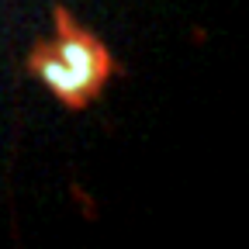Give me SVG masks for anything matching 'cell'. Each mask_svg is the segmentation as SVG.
I'll use <instances>...</instances> for the list:
<instances>
[{
  "label": "cell",
  "mask_w": 249,
  "mask_h": 249,
  "mask_svg": "<svg viewBox=\"0 0 249 249\" xmlns=\"http://www.w3.org/2000/svg\"><path fill=\"white\" fill-rule=\"evenodd\" d=\"M31 73H35L62 104H87L101 93L107 73H111V55L107 49L80 31L66 14L59 18V35L52 45H38L31 55Z\"/></svg>",
  "instance_id": "obj_1"
}]
</instances>
